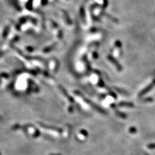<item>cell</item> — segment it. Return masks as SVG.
I'll return each instance as SVG.
<instances>
[{"label":"cell","mask_w":155,"mask_h":155,"mask_svg":"<svg viewBox=\"0 0 155 155\" xmlns=\"http://www.w3.org/2000/svg\"><path fill=\"white\" fill-rule=\"evenodd\" d=\"M80 15L83 21H85V14L84 8H83V7H82V8H80Z\"/></svg>","instance_id":"52a82bcc"},{"label":"cell","mask_w":155,"mask_h":155,"mask_svg":"<svg viewBox=\"0 0 155 155\" xmlns=\"http://www.w3.org/2000/svg\"><path fill=\"white\" fill-rule=\"evenodd\" d=\"M114 89H115L116 91H117V92H118L119 93L122 94L129 95V93H128L127 92H126V91H124V90H122V89H120L117 88V87H114Z\"/></svg>","instance_id":"8992f818"},{"label":"cell","mask_w":155,"mask_h":155,"mask_svg":"<svg viewBox=\"0 0 155 155\" xmlns=\"http://www.w3.org/2000/svg\"><path fill=\"white\" fill-rule=\"evenodd\" d=\"M107 59H109L113 65H114L116 68H117L118 71H122V65L119 63V62H118V61L116 60L114 57H113L110 55H109L107 56Z\"/></svg>","instance_id":"7a4b0ae2"},{"label":"cell","mask_w":155,"mask_h":155,"mask_svg":"<svg viewBox=\"0 0 155 155\" xmlns=\"http://www.w3.org/2000/svg\"><path fill=\"white\" fill-rule=\"evenodd\" d=\"M115 46L118 48H121L122 47V42L119 40H117V41H116L115 42Z\"/></svg>","instance_id":"9c48e42d"},{"label":"cell","mask_w":155,"mask_h":155,"mask_svg":"<svg viewBox=\"0 0 155 155\" xmlns=\"http://www.w3.org/2000/svg\"><path fill=\"white\" fill-rule=\"evenodd\" d=\"M118 106L120 107H133L134 106V104L132 102H129V101H122L119 103Z\"/></svg>","instance_id":"3957f363"},{"label":"cell","mask_w":155,"mask_h":155,"mask_svg":"<svg viewBox=\"0 0 155 155\" xmlns=\"http://www.w3.org/2000/svg\"><path fill=\"white\" fill-rule=\"evenodd\" d=\"M47 0H41V4L43 5H45L47 3Z\"/></svg>","instance_id":"5bb4252c"},{"label":"cell","mask_w":155,"mask_h":155,"mask_svg":"<svg viewBox=\"0 0 155 155\" xmlns=\"http://www.w3.org/2000/svg\"><path fill=\"white\" fill-rule=\"evenodd\" d=\"M103 2H104V4H103V8H105L107 5H109V2L108 0H103Z\"/></svg>","instance_id":"30bf717a"},{"label":"cell","mask_w":155,"mask_h":155,"mask_svg":"<svg viewBox=\"0 0 155 155\" xmlns=\"http://www.w3.org/2000/svg\"><path fill=\"white\" fill-rule=\"evenodd\" d=\"M99 86H100V87H104V82H103L102 80H100V83H99Z\"/></svg>","instance_id":"9a60e30c"},{"label":"cell","mask_w":155,"mask_h":155,"mask_svg":"<svg viewBox=\"0 0 155 155\" xmlns=\"http://www.w3.org/2000/svg\"><path fill=\"white\" fill-rule=\"evenodd\" d=\"M129 133H131V134H134V133H136L137 132L136 128L134 127H131V128H129Z\"/></svg>","instance_id":"ba28073f"},{"label":"cell","mask_w":155,"mask_h":155,"mask_svg":"<svg viewBox=\"0 0 155 155\" xmlns=\"http://www.w3.org/2000/svg\"><path fill=\"white\" fill-rule=\"evenodd\" d=\"M148 148L151 149H155V143H151V144H149L147 145Z\"/></svg>","instance_id":"7c38bea8"},{"label":"cell","mask_w":155,"mask_h":155,"mask_svg":"<svg viewBox=\"0 0 155 155\" xmlns=\"http://www.w3.org/2000/svg\"><path fill=\"white\" fill-rule=\"evenodd\" d=\"M92 56H93V57L94 58H97L98 57V54L96 52H94L93 54H92Z\"/></svg>","instance_id":"4fadbf2b"},{"label":"cell","mask_w":155,"mask_h":155,"mask_svg":"<svg viewBox=\"0 0 155 155\" xmlns=\"http://www.w3.org/2000/svg\"><path fill=\"white\" fill-rule=\"evenodd\" d=\"M80 133L83 134V135H84L85 136H88V133H87L85 130H83V129H82V130L80 131Z\"/></svg>","instance_id":"8fae6325"},{"label":"cell","mask_w":155,"mask_h":155,"mask_svg":"<svg viewBox=\"0 0 155 155\" xmlns=\"http://www.w3.org/2000/svg\"><path fill=\"white\" fill-rule=\"evenodd\" d=\"M116 115L118 116L119 117L122 118H126L127 116L125 113H122V112L120 111H116Z\"/></svg>","instance_id":"5b68a950"},{"label":"cell","mask_w":155,"mask_h":155,"mask_svg":"<svg viewBox=\"0 0 155 155\" xmlns=\"http://www.w3.org/2000/svg\"><path fill=\"white\" fill-rule=\"evenodd\" d=\"M74 92H75V94H76L79 95V96H80L81 97L83 98V100H84V101H85L86 103H87V104H88L89 105H91V106L92 107H93L94 109H95V110H97V111L100 112V113H101V114H107V112L105 111V110H104V109H101V108L100 107L98 106L97 105L94 104V103L92 102V101H91V100H88V99H87V98H86L84 97V96H83V95H82V94H81L80 92H78V91H74Z\"/></svg>","instance_id":"6da1fadb"},{"label":"cell","mask_w":155,"mask_h":155,"mask_svg":"<svg viewBox=\"0 0 155 155\" xmlns=\"http://www.w3.org/2000/svg\"><path fill=\"white\" fill-rule=\"evenodd\" d=\"M111 107H113V108H114V109H115V108H116V105H114V104H112V105H111Z\"/></svg>","instance_id":"2e32d148"},{"label":"cell","mask_w":155,"mask_h":155,"mask_svg":"<svg viewBox=\"0 0 155 155\" xmlns=\"http://www.w3.org/2000/svg\"><path fill=\"white\" fill-rule=\"evenodd\" d=\"M59 87H60V89L62 90V92H63V94H64L65 96L67 98V99H68V100H69V101H71V102H74L73 98H72V97H71V96H70L69 95H68V92H67V91H65V89L63 88V87H61V86Z\"/></svg>","instance_id":"277c9868"}]
</instances>
